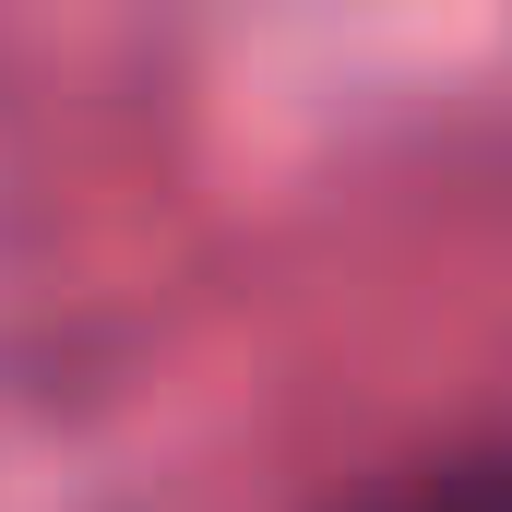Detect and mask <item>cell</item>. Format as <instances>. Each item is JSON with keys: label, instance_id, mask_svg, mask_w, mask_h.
<instances>
[{"label": "cell", "instance_id": "6da1fadb", "mask_svg": "<svg viewBox=\"0 0 512 512\" xmlns=\"http://www.w3.org/2000/svg\"><path fill=\"white\" fill-rule=\"evenodd\" d=\"M382 512H512V453H465V465H429V477H405Z\"/></svg>", "mask_w": 512, "mask_h": 512}]
</instances>
